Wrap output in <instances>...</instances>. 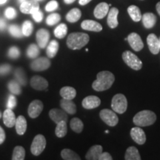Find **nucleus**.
I'll return each mask as SVG.
<instances>
[{"label":"nucleus","instance_id":"obj_1","mask_svg":"<svg viewBox=\"0 0 160 160\" xmlns=\"http://www.w3.org/2000/svg\"><path fill=\"white\" fill-rule=\"evenodd\" d=\"M115 81L114 75L110 71L98 73L97 79L92 84V88L96 91H104L109 89Z\"/></svg>","mask_w":160,"mask_h":160},{"label":"nucleus","instance_id":"obj_2","mask_svg":"<svg viewBox=\"0 0 160 160\" xmlns=\"http://www.w3.org/2000/svg\"><path fill=\"white\" fill-rule=\"evenodd\" d=\"M90 40L89 36L87 33H72L67 39V46L71 50H79L88 43Z\"/></svg>","mask_w":160,"mask_h":160},{"label":"nucleus","instance_id":"obj_3","mask_svg":"<svg viewBox=\"0 0 160 160\" xmlns=\"http://www.w3.org/2000/svg\"><path fill=\"white\" fill-rule=\"evenodd\" d=\"M157 120V115L149 110H144L137 113L133 117V123L139 127H146L153 125Z\"/></svg>","mask_w":160,"mask_h":160},{"label":"nucleus","instance_id":"obj_4","mask_svg":"<svg viewBox=\"0 0 160 160\" xmlns=\"http://www.w3.org/2000/svg\"><path fill=\"white\" fill-rule=\"evenodd\" d=\"M111 108L116 113L122 114L127 111L128 101L125 96L122 93L116 94L111 101Z\"/></svg>","mask_w":160,"mask_h":160},{"label":"nucleus","instance_id":"obj_5","mask_svg":"<svg viewBox=\"0 0 160 160\" xmlns=\"http://www.w3.org/2000/svg\"><path fill=\"white\" fill-rule=\"evenodd\" d=\"M122 59L126 65L135 71H139L142 68V62L137 55L132 52L127 51L122 53Z\"/></svg>","mask_w":160,"mask_h":160},{"label":"nucleus","instance_id":"obj_6","mask_svg":"<svg viewBox=\"0 0 160 160\" xmlns=\"http://www.w3.org/2000/svg\"><path fill=\"white\" fill-rule=\"evenodd\" d=\"M99 117L101 119L111 127H114L119 122V118L116 112L109 109H103L100 111Z\"/></svg>","mask_w":160,"mask_h":160},{"label":"nucleus","instance_id":"obj_7","mask_svg":"<svg viewBox=\"0 0 160 160\" xmlns=\"http://www.w3.org/2000/svg\"><path fill=\"white\" fill-rule=\"evenodd\" d=\"M46 146V139L43 135L36 136L31 146V151L34 156H39L42 153Z\"/></svg>","mask_w":160,"mask_h":160},{"label":"nucleus","instance_id":"obj_8","mask_svg":"<svg viewBox=\"0 0 160 160\" xmlns=\"http://www.w3.org/2000/svg\"><path fill=\"white\" fill-rule=\"evenodd\" d=\"M39 10V5L37 0L25 1L20 5V11L25 14H33L36 11Z\"/></svg>","mask_w":160,"mask_h":160},{"label":"nucleus","instance_id":"obj_9","mask_svg":"<svg viewBox=\"0 0 160 160\" xmlns=\"http://www.w3.org/2000/svg\"><path fill=\"white\" fill-rule=\"evenodd\" d=\"M131 47L136 51H140L144 48V43L140 36L137 33H131L127 38Z\"/></svg>","mask_w":160,"mask_h":160},{"label":"nucleus","instance_id":"obj_10","mask_svg":"<svg viewBox=\"0 0 160 160\" xmlns=\"http://www.w3.org/2000/svg\"><path fill=\"white\" fill-rule=\"evenodd\" d=\"M51 66V61L45 57H41L34 60L31 64V68L35 71H42L48 69Z\"/></svg>","mask_w":160,"mask_h":160},{"label":"nucleus","instance_id":"obj_11","mask_svg":"<svg viewBox=\"0 0 160 160\" xmlns=\"http://www.w3.org/2000/svg\"><path fill=\"white\" fill-rule=\"evenodd\" d=\"M43 110V103L40 100H34L30 104L28 113L29 117L35 119L39 117Z\"/></svg>","mask_w":160,"mask_h":160},{"label":"nucleus","instance_id":"obj_12","mask_svg":"<svg viewBox=\"0 0 160 160\" xmlns=\"http://www.w3.org/2000/svg\"><path fill=\"white\" fill-rule=\"evenodd\" d=\"M131 137L132 139L137 143L138 145H143L146 142V136L145 131H143L141 128H139V126L133 128L131 130Z\"/></svg>","mask_w":160,"mask_h":160},{"label":"nucleus","instance_id":"obj_13","mask_svg":"<svg viewBox=\"0 0 160 160\" xmlns=\"http://www.w3.org/2000/svg\"><path fill=\"white\" fill-rule=\"evenodd\" d=\"M31 85L33 89L37 90V91H44L48 86V82L45 78L39 77V76H35L31 78Z\"/></svg>","mask_w":160,"mask_h":160},{"label":"nucleus","instance_id":"obj_14","mask_svg":"<svg viewBox=\"0 0 160 160\" xmlns=\"http://www.w3.org/2000/svg\"><path fill=\"white\" fill-rule=\"evenodd\" d=\"M147 42L150 51L153 54H157V53H159L160 50L159 40L154 33H151V34L148 36Z\"/></svg>","mask_w":160,"mask_h":160},{"label":"nucleus","instance_id":"obj_15","mask_svg":"<svg viewBox=\"0 0 160 160\" xmlns=\"http://www.w3.org/2000/svg\"><path fill=\"white\" fill-rule=\"evenodd\" d=\"M82 104V107L84 108L91 110L99 107L101 104V100L96 96H88L83 99Z\"/></svg>","mask_w":160,"mask_h":160},{"label":"nucleus","instance_id":"obj_16","mask_svg":"<svg viewBox=\"0 0 160 160\" xmlns=\"http://www.w3.org/2000/svg\"><path fill=\"white\" fill-rule=\"evenodd\" d=\"M49 116L50 118L57 124L61 121L66 122L68 120L67 113L64 110H59L57 108L51 109L49 112Z\"/></svg>","mask_w":160,"mask_h":160},{"label":"nucleus","instance_id":"obj_17","mask_svg":"<svg viewBox=\"0 0 160 160\" xmlns=\"http://www.w3.org/2000/svg\"><path fill=\"white\" fill-rule=\"evenodd\" d=\"M50 39L49 31L45 29H40L37 33V41L39 48H45Z\"/></svg>","mask_w":160,"mask_h":160},{"label":"nucleus","instance_id":"obj_18","mask_svg":"<svg viewBox=\"0 0 160 160\" xmlns=\"http://www.w3.org/2000/svg\"><path fill=\"white\" fill-rule=\"evenodd\" d=\"M81 27L85 31L93 32H99L102 30V26L93 20H85L82 22Z\"/></svg>","mask_w":160,"mask_h":160},{"label":"nucleus","instance_id":"obj_19","mask_svg":"<svg viewBox=\"0 0 160 160\" xmlns=\"http://www.w3.org/2000/svg\"><path fill=\"white\" fill-rule=\"evenodd\" d=\"M102 152V147L101 145H93L86 153L85 159L88 160H99L100 155Z\"/></svg>","mask_w":160,"mask_h":160},{"label":"nucleus","instance_id":"obj_20","mask_svg":"<svg viewBox=\"0 0 160 160\" xmlns=\"http://www.w3.org/2000/svg\"><path fill=\"white\" fill-rule=\"evenodd\" d=\"M109 5L106 2H101L97 5L95 8L93 14L97 19H101L106 17V15L108 13Z\"/></svg>","mask_w":160,"mask_h":160},{"label":"nucleus","instance_id":"obj_21","mask_svg":"<svg viewBox=\"0 0 160 160\" xmlns=\"http://www.w3.org/2000/svg\"><path fill=\"white\" fill-rule=\"evenodd\" d=\"M108 14L107 19L108 25L111 28H116L118 26V24H119L117 19L118 14H119V10L117 8H112L108 11Z\"/></svg>","mask_w":160,"mask_h":160},{"label":"nucleus","instance_id":"obj_22","mask_svg":"<svg viewBox=\"0 0 160 160\" xmlns=\"http://www.w3.org/2000/svg\"><path fill=\"white\" fill-rule=\"evenodd\" d=\"M16 121L17 119L12 109L8 108L5 110L3 113V122L5 126H7L8 128H13L15 125Z\"/></svg>","mask_w":160,"mask_h":160},{"label":"nucleus","instance_id":"obj_23","mask_svg":"<svg viewBox=\"0 0 160 160\" xmlns=\"http://www.w3.org/2000/svg\"><path fill=\"white\" fill-rule=\"evenodd\" d=\"M60 105L62 110L69 114H75L77 112V106L71 99H62L60 101Z\"/></svg>","mask_w":160,"mask_h":160},{"label":"nucleus","instance_id":"obj_24","mask_svg":"<svg viewBox=\"0 0 160 160\" xmlns=\"http://www.w3.org/2000/svg\"><path fill=\"white\" fill-rule=\"evenodd\" d=\"M143 25L146 28L149 29L154 27L157 22V17L152 13H145L142 17Z\"/></svg>","mask_w":160,"mask_h":160},{"label":"nucleus","instance_id":"obj_25","mask_svg":"<svg viewBox=\"0 0 160 160\" xmlns=\"http://www.w3.org/2000/svg\"><path fill=\"white\" fill-rule=\"evenodd\" d=\"M16 131L19 135H23L27 130V121L23 116H19L16 121Z\"/></svg>","mask_w":160,"mask_h":160},{"label":"nucleus","instance_id":"obj_26","mask_svg":"<svg viewBox=\"0 0 160 160\" xmlns=\"http://www.w3.org/2000/svg\"><path fill=\"white\" fill-rule=\"evenodd\" d=\"M59 93L63 99L72 100L74 99L77 96V91L73 88L65 86L60 90Z\"/></svg>","mask_w":160,"mask_h":160},{"label":"nucleus","instance_id":"obj_27","mask_svg":"<svg viewBox=\"0 0 160 160\" xmlns=\"http://www.w3.org/2000/svg\"><path fill=\"white\" fill-rule=\"evenodd\" d=\"M128 13L133 21L139 22L142 19V13L139 8L136 5H131L128 8Z\"/></svg>","mask_w":160,"mask_h":160},{"label":"nucleus","instance_id":"obj_28","mask_svg":"<svg viewBox=\"0 0 160 160\" xmlns=\"http://www.w3.org/2000/svg\"><path fill=\"white\" fill-rule=\"evenodd\" d=\"M125 159L126 160H140L141 157L137 148L131 146L126 150Z\"/></svg>","mask_w":160,"mask_h":160},{"label":"nucleus","instance_id":"obj_29","mask_svg":"<svg viewBox=\"0 0 160 160\" xmlns=\"http://www.w3.org/2000/svg\"><path fill=\"white\" fill-rule=\"evenodd\" d=\"M59 43L57 40H52L49 45L47 47V51H46V53L47 56L49 58H53L56 57L58 51H59Z\"/></svg>","mask_w":160,"mask_h":160},{"label":"nucleus","instance_id":"obj_30","mask_svg":"<svg viewBox=\"0 0 160 160\" xmlns=\"http://www.w3.org/2000/svg\"><path fill=\"white\" fill-rule=\"evenodd\" d=\"M82 12L78 8H73L66 15V19L69 22H76L81 18Z\"/></svg>","mask_w":160,"mask_h":160},{"label":"nucleus","instance_id":"obj_31","mask_svg":"<svg viewBox=\"0 0 160 160\" xmlns=\"http://www.w3.org/2000/svg\"><path fill=\"white\" fill-rule=\"evenodd\" d=\"M57 128L55 130V133L57 137L62 138L65 137L67 134L68 132V128L67 124H66L65 121H61L59 123L57 124Z\"/></svg>","mask_w":160,"mask_h":160},{"label":"nucleus","instance_id":"obj_32","mask_svg":"<svg viewBox=\"0 0 160 160\" xmlns=\"http://www.w3.org/2000/svg\"><path fill=\"white\" fill-rule=\"evenodd\" d=\"M61 157L65 160H79L81 158L71 149H63L61 152Z\"/></svg>","mask_w":160,"mask_h":160},{"label":"nucleus","instance_id":"obj_33","mask_svg":"<svg viewBox=\"0 0 160 160\" xmlns=\"http://www.w3.org/2000/svg\"><path fill=\"white\" fill-rule=\"evenodd\" d=\"M70 126H71V128L77 133H81V132L82 131L84 128L83 122H82L81 119H79V118H73V119L71 120Z\"/></svg>","mask_w":160,"mask_h":160},{"label":"nucleus","instance_id":"obj_34","mask_svg":"<svg viewBox=\"0 0 160 160\" xmlns=\"http://www.w3.org/2000/svg\"><path fill=\"white\" fill-rule=\"evenodd\" d=\"M68 27L65 24L62 23L56 28L54 30V35L58 39H63L67 35Z\"/></svg>","mask_w":160,"mask_h":160},{"label":"nucleus","instance_id":"obj_35","mask_svg":"<svg viewBox=\"0 0 160 160\" xmlns=\"http://www.w3.org/2000/svg\"><path fill=\"white\" fill-rule=\"evenodd\" d=\"M25 157V151L22 146H17L13 149L12 159L13 160H23Z\"/></svg>","mask_w":160,"mask_h":160},{"label":"nucleus","instance_id":"obj_36","mask_svg":"<svg viewBox=\"0 0 160 160\" xmlns=\"http://www.w3.org/2000/svg\"><path fill=\"white\" fill-rule=\"evenodd\" d=\"M15 77L19 84L22 85H27V79H26L25 72L21 68H19L15 71Z\"/></svg>","mask_w":160,"mask_h":160},{"label":"nucleus","instance_id":"obj_37","mask_svg":"<svg viewBox=\"0 0 160 160\" xmlns=\"http://www.w3.org/2000/svg\"><path fill=\"white\" fill-rule=\"evenodd\" d=\"M39 54V50L37 45H34V44H32L28 47V48L27 50V55L29 58L31 59H34Z\"/></svg>","mask_w":160,"mask_h":160},{"label":"nucleus","instance_id":"obj_38","mask_svg":"<svg viewBox=\"0 0 160 160\" xmlns=\"http://www.w3.org/2000/svg\"><path fill=\"white\" fill-rule=\"evenodd\" d=\"M33 24L31 23V22L25 21V22L23 23L22 31V33L24 36H25V37H29V36H31L32 32H33Z\"/></svg>","mask_w":160,"mask_h":160},{"label":"nucleus","instance_id":"obj_39","mask_svg":"<svg viewBox=\"0 0 160 160\" xmlns=\"http://www.w3.org/2000/svg\"><path fill=\"white\" fill-rule=\"evenodd\" d=\"M8 89L13 94L19 95L21 93V88L19 83L16 81H11L8 83Z\"/></svg>","mask_w":160,"mask_h":160},{"label":"nucleus","instance_id":"obj_40","mask_svg":"<svg viewBox=\"0 0 160 160\" xmlns=\"http://www.w3.org/2000/svg\"><path fill=\"white\" fill-rule=\"evenodd\" d=\"M61 20V17L58 13H51L48 17H47L46 19V23L48 25L52 26L57 24Z\"/></svg>","mask_w":160,"mask_h":160},{"label":"nucleus","instance_id":"obj_41","mask_svg":"<svg viewBox=\"0 0 160 160\" xmlns=\"http://www.w3.org/2000/svg\"><path fill=\"white\" fill-rule=\"evenodd\" d=\"M9 31H10V33H11L13 37H17V38H21L23 35L22 31L21 29L19 28V26L15 25L10 26Z\"/></svg>","mask_w":160,"mask_h":160},{"label":"nucleus","instance_id":"obj_42","mask_svg":"<svg viewBox=\"0 0 160 160\" xmlns=\"http://www.w3.org/2000/svg\"><path fill=\"white\" fill-rule=\"evenodd\" d=\"M58 7H59V4H58L56 0H52V1H50L47 4V5L45 6V10L48 12H51L57 10Z\"/></svg>","mask_w":160,"mask_h":160},{"label":"nucleus","instance_id":"obj_43","mask_svg":"<svg viewBox=\"0 0 160 160\" xmlns=\"http://www.w3.org/2000/svg\"><path fill=\"white\" fill-rule=\"evenodd\" d=\"M5 14L7 19H12L15 18L16 16H17V11L13 8H8L5 12Z\"/></svg>","mask_w":160,"mask_h":160},{"label":"nucleus","instance_id":"obj_44","mask_svg":"<svg viewBox=\"0 0 160 160\" xmlns=\"http://www.w3.org/2000/svg\"><path fill=\"white\" fill-rule=\"evenodd\" d=\"M20 52L19 50L17 47H12L8 51V56L12 59H17L19 57Z\"/></svg>","mask_w":160,"mask_h":160},{"label":"nucleus","instance_id":"obj_45","mask_svg":"<svg viewBox=\"0 0 160 160\" xmlns=\"http://www.w3.org/2000/svg\"><path fill=\"white\" fill-rule=\"evenodd\" d=\"M16 105H17V99H16L14 96L13 95L9 96V99L8 100V104H7L8 108L13 109V108L16 107Z\"/></svg>","mask_w":160,"mask_h":160},{"label":"nucleus","instance_id":"obj_46","mask_svg":"<svg viewBox=\"0 0 160 160\" xmlns=\"http://www.w3.org/2000/svg\"><path fill=\"white\" fill-rule=\"evenodd\" d=\"M32 17H33V19H34L37 22H42V20L43 19V13L42 12H41L39 10V11H36L35 13H33V14H32Z\"/></svg>","mask_w":160,"mask_h":160},{"label":"nucleus","instance_id":"obj_47","mask_svg":"<svg viewBox=\"0 0 160 160\" xmlns=\"http://www.w3.org/2000/svg\"><path fill=\"white\" fill-rule=\"evenodd\" d=\"M11 67L9 65H3L0 66V75H6L11 71Z\"/></svg>","mask_w":160,"mask_h":160},{"label":"nucleus","instance_id":"obj_48","mask_svg":"<svg viewBox=\"0 0 160 160\" xmlns=\"http://www.w3.org/2000/svg\"><path fill=\"white\" fill-rule=\"evenodd\" d=\"M113 158H112L111 155L108 152H102V154L100 155L99 160H112Z\"/></svg>","mask_w":160,"mask_h":160},{"label":"nucleus","instance_id":"obj_49","mask_svg":"<svg viewBox=\"0 0 160 160\" xmlns=\"http://www.w3.org/2000/svg\"><path fill=\"white\" fill-rule=\"evenodd\" d=\"M5 132L3 130L2 128L0 126V145L4 142V141H5Z\"/></svg>","mask_w":160,"mask_h":160},{"label":"nucleus","instance_id":"obj_50","mask_svg":"<svg viewBox=\"0 0 160 160\" xmlns=\"http://www.w3.org/2000/svg\"><path fill=\"white\" fill-rule=\"evenodd\" d=\"M91 1V0H79V3L81 5H85L88 3H89Z\"/></svg>","mask_w":160,"mask_h":160},{"label":"nucleus","instance_id":"obj_51","mask_svg":"<svg viewBox=\"0 0 160 160\" xmlns=\"http://www.w3.org/2000/svg\"><path fill=\"white\" fill-rule=\"evenodd\" d=\"M5 25H6L5 22L3 21L2 19L0 20V29H4V28H5Z\"/></svg>","mask_w":160,"mask_h":160},{"label":"nucleus","instance_id":"obj_52","mask_svg":"<svg viewBox=\"0 0 160 160\" xmlns=\"http://www.w3.org/2000/svg\"><path fill=\"white\" fill-rule=\"evenodd\" d=\"M156 8H157V11L158 12V13L160 15V2H159L157 4V6H156Z\"/></svg>","mask_w":160,"mask_h":160},{"label":"nucleus","instance_id":"obj_53","mask_svg":"<svg viewBox=\"0 0 160 160\" xmlns=\"http://www.w3.org/2000/svg\"><path fill=\"white\" fill-rule=\"evenodd\" d=\"M76 0H64V2L66 4H72L73 2H74Z\"/></svg>","mask_w":160,"mask_h":160},{"label":"nucleus","instance_id":"obj_54","mask_svg":"<svg viewBox=\"0 0 160 160\" xmlns=\"http://www.w3.org/2000/svg\"><path fill=\"white\" fill-rule=\"evenodd\" d=\"M6 1H7V0H0V4H4V3H5Z\"/></svg>","mask_w":160,"mask_h":160},{"label":"nucleus","instance_id":"obj_55","mask_svg":"<svg viewBox=\"0 0 160 160\" xmlns=\"http://www.w3.org/2000/svg\"><path fill=\"white\" fill-rule=\"evenodd\" d=\"M19 1H20V2H25V0H19Z\"/></svg>","mask_w":160,"mask_h":160},{"label":"nucleus","instance_id":"obj_56","mask_svg":"<svg viewBox=\"0 0 160 160\" xmlns=\"http://www.w3.org/2000/svg\"><path fill=\"white\" fill-rule=\"evenodd\" d=\"M105 133H109V131H105Z\"/></svg>","mask_w":160,"mask_h":160},{"label":"nucleus","instance_id":"obj_57","mask_svg":"<svg viewBox=\"0 0 160 160\" xmlns=\"http://www.w3.org/2000/svg\"><path fill=\"white\" fill-rule=\"evenodd\" d=\"M2 117V113H1V112H0V118Z\"/></svg>","mask_w":160,"mask_h":160},{"label":"nucleus","instance_id":"obj_58","mask_svg":"<svg viewBox=\"0 0 160 160\" xmlns=\"http://www.w3.org/2000/svg\"><path fill=\"white\" fill-rule=\"evenodd\" d=\"M159 47H160V39H159Z\"/></svg>","mask_w":160,"mask_h":160}]
</instances>
